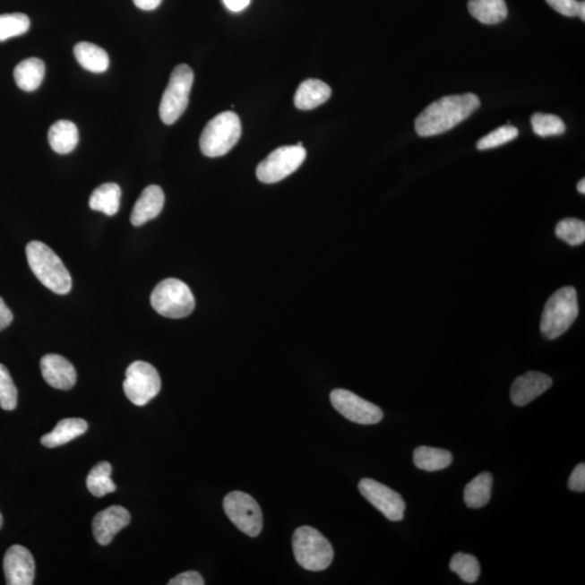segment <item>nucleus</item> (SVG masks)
I'll return each instance as SVG.
<instances>
[{
    "label": "nucleus",
    "instance_id": "1",
    "mask_svg": "<svg viewBox=\"0 0 585 585\" xmlns=\"http://www.w3.org/2000/svg\"><path fill=\"white\" fill-rule=\"evenodd\" d=\"M479 107L480 100L475 93L443 97L419 114L416 120V132L421 137L447 133L468 120Z\"/></svg>",
    "mask_w": 585,
    "mask_h": 585
},
{
    "label": "nucleus",
    "instance_id": "2",
    "mask_svg": "<svg viewBox=\"0 0 585 585\" xmlns=\"http://www.w3.org/2000/svg\"><path fill=\"white\" fill-rule=\"evenodd\" d=\"M27 257L30 271L43 286L59 295L71 291V274L49 246L39 241L30 242L27 246Z\"/></svg>",
    "mask_w": 585,
    "mask_h": 585
},
{
    "label": "nucleus",
    "instance_id": "3",
    "mask_svg": "<svg viewBox=\"0 0 585 585\" xmlns=\"http://www.w3.org/2000/svg\"><path fill=\"white\" fill-rule=\"evenodd\" d=\"M292 546L295 559L306 571H325L333 562L332 546L323 533L313 527L297 528L293 535Z\"/></svg>",
    "mask_w": 585,
    "mask_h": 585
},
{
    "label": "nucleus",
    "instance_id": "4",
    "mask_svg": "<svg viewBox=\"0 0 585 585\" xmlns=\"http://www.w3.org/2000/svg\"><path fill=\"white\" fill-rule=\"evenodd\" d=\"M579 314L578 295L572 287L558 289L547 300L541 319V332L555 340L571 328Z\"/></svg>",
    "mask_w": 585,
    "mask_h": 585
},
{
    "label": "nucleus",
    "instance_id": "5",
    "mask_svg": "<svg viewBox=\"0 0 585 585\" xmlns=\"http://www.w3.org/2000/svg\"><path fill=\"white\" fill-rule=\"evenodd\" d=\"M241 133V121L237 114L232 111L222 112L207 123L201 134V151L205 157H222L236 146Z\"/></svg>",
    "mask_w": 585,
    "mask_h": 585
},
{
    "label": "nucleus",
    "instance_id": "6",
    "mask_svg": "<svg viewBox=\"0 0 585 585\" xmlns=\"http://www.w3.org/2000/svg\"><path fill=\"white\" fill-rule=\"evenodd\" d=\"M151 305L163 317L180 319L194 312L195 299L185 283L178 279H167L153 289Z\"/></svg>",
    "mask_w": 585,
    "mask_h": 585
},
{
    "label": "nucleus",
    "instance_id": "7",
    "mask_svg": "<svg viewBox=\"0 0 585 585\" xmlns=\"http://www.w3.org/2000/svg\"><path fill=\"white\" fill-rule=\"evenodd\" d=\"M194 81V73L189 65H180L175 67L159 105L160 120L167 125H173L183 116L189 105Z\"/></svg>",
    "mask_w": 585,
    "mask_h": 585
},
{
    "label": "nucleus",
    "instance_id": "8",
    "mask_svg": "<svg viewBox=\"0 0 585 585\" xmlns=\"http://www.w3.org/2000/svg\"><path fill=\"white\" fill-rule=\"evenodd\" d=\"M162 387L159 372L152 365L144 361H134L126 370L123 388L129 401L134 406L148 405Z\"/></svg>",
    "mask_w": 585,
    "mask_h": 585
},
{
    "label": "nucleus",
    "instance_id": "9",
    "mask_svg": "<svg viewBox=\"0 0 585 585\" xmlns=\"http://www.w3.org/2000/svg\"><path fill=\"white\" fill-rule=\"evenodd\" d=\"M306 150L302 142H298L297 146H286L274 150L258 165L257 178L263 184L279 183L297 172L306 159Z\"/></svg>",
    "mask_w": 585,
    "mask_h": 585
},
{
    "label": "nucleus",
    "instance_id": "10",
    "mask_svg": "<svg viewBox=\"0 0 585 585\" xmlns=\"http://www.w3.org/2000/svg\"><path fill=\"white\" fill-rule=\"evenodd\" d=\"M224 510L233 525L245 535L255 538L262 530V512L252 495L233 491L224 499Z\"/></svg>",
    "mask_w": 585,
    "mask_h": 585
},
{
    "label": "nucleus",
    "instance_id": "11",
    "mask_svg": "<svg viewBox=\"0 0 585 585\" xmlns=\"http://www.w3.org/2000/svg\"><path fill=\"white\" fill-rule=\"evenodd\" d=\"M330 398L336 411L349 421L361 426L380 423L384 417L380 407L349 391L335 390L331 392Z\"/></svg>",
    "mask_w": 585,
    "mask_h": 585
},
{
    "label": "nucleus",
    "instance_id": "12",
    "mask_svg": "<svg viewBox=\"0 0 585 585\" xmlns=\"http://www.w3.org/2000/svg\"><path fill=\"white\" fill-rule=\"evenodd\" d=\"M360 494L376 507L387 520L400 521L405 517L406 502L402 496L374 479L364 478L359 483Z\"/></svg>",
    "mask_w": 585,
    "mask_h": 585
},
{
    "label": "nucleus",
    "instance_id": "13",
    "mask_svg": "<svg viewBox=\"0 0 585 585\" xmlns=\"http://www.w3.org/2000/svg\"><path fill=\"white\" fill-rule=\"evenodd\" d=\"M4 572L8 585H32L35 578L32 554L22 546L9 547L4 558Z\"/></svg>",
    "mask_w": 585,
    "mask_h": 585
},
{
    "label": "nucleus",
    "instance_id": "14",
    "mask_svg": "<svg viewBox=\"0 0 585 585\" xmlns=\"http://www.w3.org/2000/svg\"><path fill=\"white\" fill-rule=\"evenodd\" d=\"M131 522V514L123 506L113 505L98 512L92 521L93 536L100 546L110 545L114 537Z\"/></svg>",
    "mask_w": 585,
    "mask_h": 585
},
{
    "label": "nucleus",
    "instance_id": "15",
    "mask_svg": "<svg viewBox=\"0 0 585 585\" xmlns=\"http://www.w3.org/2000/svg\"><path fill=\"white\" fill-rule=\"evenodd\" d=\"M552 385L553 380L545 373L527 372L512 383L511 400L515 406L524 407L541 396Z\"/></svg>",
    "mask_w": 585,
    "mask_h": 585
},
{
    "label": "nucleus",
    "instance_id": "16",
    "mask_svg": "<svg viewBox=\"0 0 585 585\" xmlns=\"http://www.w3.org/2000/svg\"><path fill=\"white\" fill-rule=\"evenodd\" d=\"M40 369L47 384L56 390L69 391L76 384L75 367L65 357L44 356L40 360Z\"/></svg>",
    "mask_w": 585,
    "mask_h": 585
},
{
    "label": "nucleus",
    "instance_id": "17",
    "mask_svg": "<svg viewBox=\"0 0 585 585\" xmlns=\"http://www.w3.org/2000/svg\"><path fill=\"white\" fill-rule=\"evenodd\" d=\"M165 203L163 190L159 185H149L134 204L131 221L134 227H140L158 217Z\"/></svg>",
    "mask_w": 585,
    "mask_h": 585
},
{
    "label": "nucleus",
    "instance_id": "18",
    "mask_svg": "<svg viewBox=\"0 0 585 585\" xmlns=\"http://www.w3.org/2000/svg\"><path fill=\"white\" fill-rule=\"evenodd\" d=\"M331 95H332V90L324 82L314 79L304 81L295 93V107L298 110H314L328 101Z\"/></svg>",
    "mask_w": 585,
    "mask_h": 585
},
{
    "label": "nucleus",
    "instance_id": "19",
    "mask_svg": "<svg viewBox=\"0 0 585 585\" xmlns=\"http://www.w3.org/2000/svg\"><path fill=\"white\" fill-rule=\"evenodd\" d=\"M88 424L82 418H65L56 424L53 432L44 434L40 442L46 448H56L72 442L87 432Z\"/></svg>",
    "mask_w": 585,
    "mask_h": 585
},
{
    "label": "nucleus",
    "instance_id": "20",
    "mask_svg": "<svg viewBox=\"0 0 585 585\" xmlns=\"http://www.w3.org/2000/svg\"><path fill=\"white\" fill-rule=\"evenodd\" d=\"M79 129L74 123L59 121L50 127L48 140L51 149L59 154H69L79 143Z\"/></svg>",
    "mask_w": 585,
    "mask_h": 585
},
{
    "label": "nucleus",
    "instance_id": "21",
    "mask_svg": "<svg viewBox=\"0 0 585 585\" xmlns=\"http://www.w3.org/2000/svg\"><path fill=\"white\" fill-rule=\"evenodd\" d=\"M46 73V66L39 58H29L15 66L13 76L20 90L34 91L41 85Z\"/></svg>",
    "mask_w": 585,
    "mask_h": 585
},
{
    "label": "nucleus",
    "instance_id": "22",
    "mask_svg": "<svg viewBox=\"0 0 585 585\" xmlns=\"http://www.w3.org/2000/svg\"><path fill=\"white\" fill-rule=\"evenodd\" d=\"M468 8L476 20L488 25L501 23L509 14L504 0H469Z\"/></svg>",
    "mask_w": 585,
    "mask_h": 585
},
{
    "label": "nucleus",
    "instance_id": "23",
    "mask_svg": "<svg viewBox=\"0 0 585 585\" xmlns=\"http://www.w3.org/2000/svg\"><path fill=\"white\" fill-rule=\"evenodd\" d=\"M74 56L77 62L92 73H103L110 65V58L106 50L86 41L74 47Z\"/></svg>",
    "mask_w": 585,
    "mask_h": 585
},
{
    "label": "nucleus",
    "instance_id": "24",
    "mask_svg": "<svg viewBox=\"0 0 585 585\" xmlns=\"http://www.w3.org/2000/svg\"><path fill=\"white\" fill-rule=\"evenodd\" d=\"M122 191L116 184H105L93 191L90 200V209L108 216L116 215L120 210Z\"/></svg>",
    "mask_w": 585,
    "mask_h": 585
},
{
    "label": "nucleus",
    "instance_id": "25",
    "mask_svg": "<svg viewBox=\"0 0 585 585\" xmlns=\"http://www.w3.org/2000/svg\"><path fill=\"white\" fill-rule=\"evenodd\" d=\"M413 462L419 469L436 472L452 465V454L443 449L418 447L414 450Z\"/></svg>",
    "mask_w": 585,
    "mask_h": 585
},
{
    "label": "nucleus",
    "instance_id": "26",
    "mask_svg": "<svg viewBox=\"0 0 585 585\" xmlns=\"http://www.w3.org/2000/svg\"><path fill=\"white\" fill-rule=\"evenodd\" d=\"M494 478L488 472L481 473L470 481L464 490L465 504L470 509H480L489 503Z\"/></svg>",
    "mask_w": 585,
    "mask_h": 585
},
{
    "label": "nucleus",
    "instance_id": "27",
    "mask_svg": "<svg viewBox=\"0 0 585 585\" xmlns=\"http://www.w3.org/2000/svg\"><path fill=\"white\" fill-rule=\"evenodd\" d=\"M112 466L108 462H100L90 470L86 479L88 490L97 498H101L116 490V484L111 479Z\"/></svg>",
    "mask_w": 585,
    "mask_h": 585
},
{
    "label": "nucleus",
    "instance_id": "28",
    "mask_svg": "<svg viewBox=\"0 0 585 585\" xmlns=\"http://www.w3.org/2000/svg\"><path fill=\"white\" fill-rule=\"evenodd\" d=\"M450 569L466 583H475L480 574L479 562L470 554H455L450 562Z\"/></svg>",
    "mask_w": 585,
    "mask_h": 585
},
{
    "label": "nucleus",
    "instance_id": "29",
    "mask_svg": "<svg viewBox=\"0 0 585 585\" xmlns=\"http://www.w3.org/2000/svg\"><path fill=\"white\" fill-rule=\"evenodd\" d=\"M30 21L24 13H6L0 15V41L17 38L28 32Z\"/></svg>",
    "mask_w": 585,
    "mask_h": 585
},
{
    "label": "nucleus",
    "instance_id": "30",
    "mask_svg": "<svg viewBox=\"0 0 585 585\" xmlns=\"http://www.w3.org/2000/svg\"><path fill=\"white\" fill-rule=\"evenodd\" d=\"M533 133L540 137L558 136L566 132L565 123L553 114L536 113L531 117Z\"/></svg>",
    "mask_w": 585,
    "mask_h": 585
},
{
    "label": "nucleus",
    "instance_id": "31",
    "mask_svg": "<svg viewBox=\"0 0 585 585\" xmlns=\"http://www.w3.org/2000/svg\"><path fill=\"white\" fill-rule=\"evenodd\" d=\"M556 236L569 245L578 246L585 241L584 221L576 219H567L558 222Z\"/></svg>",
    "mask_w": 585,
    "mask_h": 585
},
{
    "label": "nucleus",
    "instance_id": "32",
    "mask_svg": "<svg viewBox=\"0 0 585 585\" xmlns=\"http://www.w3.org/2000/svg\"><path fill=\"white\" fill-rule=\"evenodd\" d=\"M18 405V391L6 366L0 364V408L13 411Z\"/></svg>",
    "mask_w": 585,
    "mask_h": 585
},
{
    "label": "nucleus",
    "instance_id": "33",
    "mask_svg": "<svg viewBox=\"0 0 585 585\" xmlns=\"http://www.w3.org/2000/svg\"><path fill=\"white\" fill-rule=\"evenodd\" d=\"M519 129L514 126H501L498 129H495V132L486 134L484 138H481L477 142V149L481 150H489L495 149L503 144L512 142V140L519 137Z\"/></svg>",
    "mask_w": 585,
    "mask_h": 585
},
{
    "label": "nucleus",
    "instance_id": "34",
    "mask_svg": "<svg viewBox=\"0 0 585 585\" xmlns=\"http://www.w3.org/2000/svg\"><path fill=\"white\" fill-rule=\"evenodd\" d=\"M550 6L558 13L565 17H579L585 20V3L578 0H546Z\"/></svg>",
    "mask_w": 585,
    "mask_h": 585
},
{
    "label": "nucleus",
    "instance_id": "35",
    "mask_svg": "<svg viewBox=\"0 0 585 585\" xmlns=\"http://www.w3.org/2000/svg\"><path fill=\"white\" fill-rule=\"evenodd\" d=\"M568 488L576 493H584L585 490V464L581 463L574 469L568 480Z\"/></svg>",
    "mask_w": 585,
    "mask_h": 585
},
{
    "label": "nucleus",
    "instance_id": "36",
    "mask_svg": "<svg viewBox=\"0 0 585 585\" xmlns=\"http://www.w3.org/2000/svg\"><path fill=\"white\" fill-rule=\"evenodd\" d=\"M205 584L203 578L196 572H186L178 574L170 581L168 585H203Z\"/></svg>",
    "mask_w": 585,
    "mask_h": 585
},
{
    "label": "nucleus",
    "instance_id": "37",
    "mask_svg": "<svg viewBox=\"0 0 585 585\" xmlns=\"http://www.w3.org/2000/svg\"><path fill=\"white\" fill-rule=\"evenodd\" d=\"M13 320V314L12 310L9 309L4 300L0 297V332L3 330L8 328L12 324Z\"/></svg>",
    "mask_w": 585,
    "mask_h": 585
},
{
    "label": "nucleus",
    "instance_id": "38",
    "mask_svg": "<svg viewBox=\"0 0 585 585\" xmlns=\"http://www.w3.org/2000/svg\"><path fill=\"white\" fill-rule=\"evenodd\" d=\"M222 2L230 12L240 13L250 4L251 0H222Z\"/></svg>",
    "mask_w": 585,
    "mask_h": 585
},
{
    "label": "nucleus",
    "instance_id": "39",
    "mask_svg": "<svg viewBox=\"0 0 585 585\" xmlns=\"http://www.w3.org/2000/svg\"><path fill=\"white\" fill-rule=\"evenodd\" d=\"M133 2L139 9L144 10V12H151V10L159 6L162 0H133Z\"/></svg>",
    "mask_w": 585,
    "mask_h": 585
},
{
    "label": "nucleus",
    "instance_id": "40",
    "mask_svg": "<svg viewBox=\"0 0 585 585\" xmlns=\"http://www.w3.org/2000/svg\"><path fill=\"white\" fill-rule=\"evenodd\" d=\"M578 191H579L580 194H585V180L584 179H582L581 181H579Z\"/></svg>",
    "mask_w": 585,
    "mask_h": 585
},
{
    "label": "nucleus",
    "instance_id": "41",
    "mask_svg": "<svg viewBox=\"0 0 585 585\" xmlns=\"http://www.w3.org/2000/svg\"><path fill=\"white\" fill-rule=\"evenodd\" d=\"M3 522H4L3 516H2V514H0V529H2Z\"/></svg>",
    "mask_w": 585,
    "mask_h": 585
}]
</instances>
